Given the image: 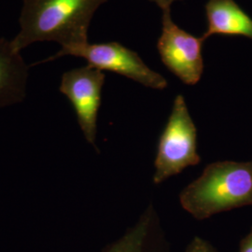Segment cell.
Listing matches in <instances>:
<instances>
[{
	"mask_svg": "<svg viewBox=\"0 0 252 252\" xmlns=\"http://www.w3.org/2000/svg\"><path fill=\"white\" fill-rule=\"evenodd\" d=\"M162 25L157 50L162 63L184 84H197L205 68V40L178 27L172 20L171 9L162 11Z\"/></svg>",
	"mask_w": 252,
	"mask_h": 252,
	"instance_id": "277c9868",
	"label": "cell"
},
{
	"mask_svg": "<svg viewBox=\"0 0 252 252\" xmlns=\"http://www.w3.org/2000/svg\"><path fill=\"white\" fill-rule=\"evenodd\" d=\"M108 0H23L20 30L11 39L21 52L35 42L54 41L62 46L56 54L36 63L63 57L88 43V30L95 11Z\"/></svg>",
	"mask_w": 252,
	"mask_h": 252,
	"instance_id": "6da1fadb",
	"label": "cell"
},
{
	"mask_svg": "<svg viewBox=\"0 0 252 252\" xmlns=\"http://www.w3.org/2000/svg\"><path fill=\"white\" fill-rule=\"evenodd\" d=\"M28 65L11 40L0 38V108L21 103L27 95Z\"/></svg>",
	"mask_w": 252,
	"mask_h": 252,
	"instance_id": "ba28073f",
	"label": "cell"
},
{
	"mask_svg": "<svg viewBox=\"0 0 252 252\" xmlns=\"http://www.w3.org/2000/svg\"><path fill=\"white\" fill-rule=\"evenodd\" d=\"M186 252H218L206 240L195 237L187 248Z\"/></svg>",
	"mask_w": 252,
	"mask_h": 252,
	"instance_id": "30bf717a",
	"label": "cell"
},
{
	"mask_svg": "<svg viewBox=\"0 0 252 252\" xmlns=\"http://www.w3.org/2000/svg\"><path fill=\"white\" fill-rule=\"evenodd\" d=\"M205 9L207 27L201 36L205 41L214 35L252 39V19L234 0H208Z\"/></svg>",
	"mask_w": 252,
	"mask_h": 252,
	"instance_id": "9c48e42d",
	"label": "cell"
},
{
	"mask_svg": "<svg viewBox=\"0 0 252 252\" xmlns=\"http://www.w3.org/2000/svg\"><path fill=\"white\" fill-rule=\"evenodd\" d=\"M149 1L155 3L160 9H162V11H163V10L171 9L173 3H175L176 1H181V0H149Z\"/></svg>",
	"mask_w": 252,
	"mask_h": 252,
	"instance_id": "8fae6325",
	"label": "cell"
},
{
	"mask_svg": "<svg viewBox=\"0 0 252 252\" xmlns=\"http://www.w3.org/2000/svg\"><path fill=\"white\" fill-rule=\"evenodd\" d=\"M180 203L196 220L252 205V161L208 164L199 178L182 189Z\"/></svg>",
	"mask_w": 252,
	"mask_h": 252,
	"instance_id": "7a4b0ae2",
	"label": "cell"
},
{
	"mask_svg": "<svg viewBox=\"0 0 252 252\" xmlns=\"http://www.w3.org/2000/svg\"><path fill=\"white\" fill-rule=\"evenodd\" d=\"M240 252H252V231L241 244Z\"/></svg>",
	"mask_w": 252,
	"mask_h": 252,
	"instance_id": "7c38bea8",
	"label": "cell"
},
{
	"mask_svg": "<svg viewBox=\"0 0 252 252\" xmlns=\"http://www.w3.org/2000/svg\"><path fill=\"white\" fill-rule=\"evenodd\" d=\"M67 55L83 58L92 67L122 75L148 88L163 90L168 85L166 79L150 68L137 53L119 42H88L66 52L63 56Z\"/></svg>",
	"mask_w": 252,
	"mask_h": 252,
	"instance_id": "5b68a950",
	"label": "cell"
},
{
	"mask_svg": "<svg viewBox=\"0 0 252 252\" xmlns=\"http://www.w3.org/2000/svg\"><path fill=\"white\" fill-rule=\"evenodd\" d=\"M197 129L189 114L185 98L179 94L173 102L171 113L158 143L154 184L176 176L189 166L197 165Z\"/></svg>",
	"mask_w": 252,
	"mask_h": 252,
	"instance_id": "3957f363",
	"label": "cell"
},
{
	"mask_svg": "<svg viewBox=\"0 0 252 252\" xmlns=\"http://www.w3.org/2000/svg\"><path fill=\"white\" fill-rule=\"evenodd\" d=\"M103 252H169L157 210L150 204L132 226Z\"/></svg>",
	"mask_w": 252,
	"mask_h": 252,
	"instance_id": "52a82bcc",
	"label": "cell"
},
{
	"mask_svg": "<svg viewBox=\"0 0 252 252\" xmlns=\"http://www.w3.org/2000/svg\"><path fill=\"white\" fill-rule=\"evenodd\" d=\"M105 80V73L87 64L63 73L59 86V91L72 105L85 139L94 147Z\"/></svg>",
	"mask_w": 252,
	"mask_h": 252,
	"instance_id": "8992f818",
	"label": "cell"
}]
</instances>
